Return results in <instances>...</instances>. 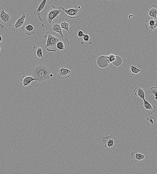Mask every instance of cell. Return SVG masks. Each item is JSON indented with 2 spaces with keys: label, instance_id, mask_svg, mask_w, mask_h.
<instances>
[{
  "label": "cell",
  "instance_id": "24",
  "mask_svg": "<svg viewBox=\"0 0 157 174\" xmlns=\"http://www.w3.org/2000/svg\"><path fill=\"white\" fill-rule=\"evenodd\" d=\"M108 56L109 59L111 63L114 62L116 58V56L113 54H111Z\"/></svg>",
  "mask_w": 157,
  "mask_h": 174
},
{
  "label": "cell",
  "instance_id": "11",
  "mask_svg": "<svg viewBox=\"0 0 157 174\" xmlns=\"http://www.w3.org/2000/svg\"><path fill=\"white\" fill-rule=\"evenodd\" d=\"M21 29L25 34L29 36H31L35 33L37 29L32 25L29 24L24 25Z\"/></svg>",
  "mask_w": 157,
  "mask_h": 174
},
{
  "label": "cell",
  "instance_id": "21",
  "mask_svg": "<svg viewBox=\"0 0 157 174\" xmlns=\"http://www.w3.org/2000/svg\"><path fill=\"white\" fill-rule=\"evenodd\" d=\"M47 0H43L38 8L35 10L34 11V14L35 15H36L38 16L40 14V12L45 7L47 3Z\"/></svg>",
  "mask_w": 157,
  "mask_h": 174
},
{
  "label": "cell",
  "instance_id": "31",
  "mask_svg": "<svg viewBox=\"0 0 157 174\" xmlns=\"http://www.w3.org/2000/svg\"><path fill=\"white\" fill-rule=\"evenodd\" d=\"M81 44L83 45L84 44V43L83 42H81Z\"/></svg>",
  "mask_w": 157,
  "mask_h": 174
},
{
  "label": "cell",
  "instance_id": "29",
  "mask_svg": "<svg viewBox=\"0 0 157 174\" xmlns=\"http://www.w3.org/2000/svg\"><path fill=\"white\" fill-rule=\"evenodd\" d=\"M2 45H0V56H2V55L1 53V50L2 48Z\"/></svg>",
  "mask_w": 157,
  "mask_h": 174
},
{
  "label": "cell",
  "instance_id": "22",
  "mask_svg": "<svg viewBox=\"0 0 157 174\" xmlns=\"http://www.w3.org/2000/svg\"><path fill=\"white\" fill-rule=\"evenodd\" d=\"M141 71V70L139 69L136 67L133 66V65H131L130 67V73L132 74V76H135Z\"/></svg>",
  "mask_w": 157,
  "mask_h": 174
},
{
  "label": "cell",
  "instance_id": "12",
  "mask_svg": "<svg viewBox=\"0 0 157 174\" xmlns=\"http://www.w3.org/2000/svg\"><path fill=\"white\" fill-rule=\"evenodd\" d=\"M35 79L32 76H24L21 78V80L20 85L23 88H25L26 86H29Z\"/></svg>",
  "mask_w": 157,
  "mask_h": 174
},
{
  "label": "cell",
  "instance_id": "6",
  "mask_svg": "<svg viewBox=\"0 0 157 174\" xmlns=\"http://www.w3.org/2000/svg\"><path fill=\"white\" fill-rule=\"evenodd\" d=\"M0 21L2 25L10 27L12 24L10 15L4 11L3 9L0 11Z\"/></svg>",
  "mask_w": 157,
  "mask_h": 174
},
{
  "label": "cell",
  "instance_id": "15",
  "mask_svg": "<svg viewBox=\"0 0 157 174\" xmlns=\"http://www.w3.org/2000/svg\"><path fill=\"white\" fill-rule=\"evenodd\" d=\"M68 39L67 38H64L63 39H61L56 45L57 49L61 50L64 52H66L67 50V46H68L65 44V42H66Z\"/></svg>",
  "mask_w": 157,
  "mask_h": 174
},
{
  "label": "cell",
  "instance_id": "23",
  "mask_svg": "<svg viewBox=\"0 0 157 174\" xmlns=\"http://www.w3.org/2000/svg\"><path fill=\"white\" fill-rule=\"evenodd\" d=\"M149 93L152 98L157 100V88L156 86L152 87L149 91Z\"/></svg>",
  "mask_w": 157,
  "mask_h": 174
},
{
  "label": "cell",
  "instance_id": "19",
  "mask_svg": "<svg viewBox=\"0 0 157 174\" xmlns=\"http://www.w3.org/2000/svg\"><path fill=\"white\" fill-rule=\"evenodd\" d=\"M131 156V158L137 162H141L145 157V155L138 153L137 151H133Z\"/></svg>",
  "mask_w": 157,
  "mask_h": 174
},
{
  "label": "cell",
  "instance_id": "32",
  "mask_svg": "<svg viewBox=\"0 0 157 174\" xmlns=\"http://www.w3.org/2000/svg\"><path fill=\"white\" fill-rule=\"evenodd\" d=\"M3 0H2V1H1V2L0 3V5H1V3H2V2L3 1Z\"/></svg>",
  "mask_w": 157,
  "mask_h": 174
},
{
  "label": "cell",
  "instance_id": "1",
  "mask_svg": "<svg viewBox=\"0 0 157 174\" xmlns=\"http://www.w3.org/2000/svg\"><path fill=\"white\" fill-rule=\"evenodd\" d=\"M60 8L57 9L54 6H50L47 3L44 9L38 16L41 22L43 27L49 28L53 21L58 18L61 14Z\"/></svg>",
  "mask_w": 157,
  "mask_h": 174
},
{
  "label": "cell",
  "instance_id": "14",
  "mask_svg": "<svg viewBox=\"0 0 157 174\" xmlns=\"http://www.w3.org/2000/svg\"><path fill=\"white\" fill-rule=\"evenodd\" d=\"M143 100L146 112L149 115L153 114L156 110L155 106L154 105L152 106L150 103L146 101L145 98L143 99Z\"/></svg>",
  "mask_w": 157,
  "mask_h": 174
},
{
  "label": "cell",
  "instance_id": "5",
  "mask_svg": "<svg viewBox=\"0 0 157 174\" xmlns=\"http://www.w3.org/2000/svg\"><path fill=\"white\" fill-rule=\"evenodd\" d=\"M28 14L23 12L20 18H18L15 24L13 26V31L17 32L19 30L21 29L24 25L25 19L28 18Z\"/></svg>",
  "mask_w": 157,
  "mask_h": 174
},
{
  "label": "cell",
  "instance_id": "10",
  "mask_svg": "<svg viewBox=\"0 0 157 174\" xmlns=\"http://www.w3.org/2000/svg\"><path fill=\"white\" fill-rule=\"evenodd\" d=\"M116 137L114 135H112L110 136L103 137L102 141L104 144V147L110 148L114 145V141Z\"/></svg>",
  "mask_w": 157,
  "mask_h": 174
},
{
  "label": "cell",
  "instance_id": "25",
  "mask_svg": "<svg viewBox=\"0 0 157 174\" xmlns=\"http://www.w3.org/2000/svg\"><path fill=\"white\" fill-rule=\"evenodd\" d=\"M83 39L85 41L88 42L90 40V37L89 35L84 34V35L83 36Z\"/></svg>",
  "mask_w": 157,
  "mask_h": 174
},
{
  "label": "cell",
  "instance_id": "30",
  "mask_svg": "<svg viewBox=\"0 0 157 174\" xmlns=\"http://www.w3.org/2000/svg\"><path fill=\"white\" fill-rule=\"evenodd\" d=\"M2 41V37L0 35V43H1Z\"/></svg>",
  "mask_w": 157,
  "mask_h": 174
},
{
  "label": "cell",
  "instance_id": "26",
  "mask_svg": "<svg viewBox=\"0 0 157 174\" xmlns=\"http://www.w3.org/2000/svg\"><path fill=\"white\" fill-rule=\"evenodd\" d=\"M154 119V117L151 116H150L148 117L147 119V121H149L150 122L151 124H153L154 123V122L153 121V119Z\"/></svg>",
  "mask_w": 157,
  "mask_h": 174
},
{
  "label": "cell",
  "instance_id": "20",
  "mask_svg": "<svg viewBox=\"0 0 157 174\" xmlns=\"http://www.w3.org/2000/svg\"><path fill=\"white\" fill-rule=\"evenodd\" d=\"M149 12L148 16L156 19L157 18V7L156 6L153 5L151 6L149 10H148Z\"/></svg>",
  "mask_w": 157,
  "mask_h": 174
},
{
  "label": "cell",
  "instance_id": "17",
  "mask_svg": "<svg viewBox=\"0 0 157 174\" xmlns=\"http://www.w3.org/2000/svg\"><path fill=\"white\" fill-rule=\"evenodd\" d=\"M33 54L37 58H40L43 59H44L42 49L40 46H35L34 47Z\"/></svg>",
  "mask_w": 157,
  "mask_h": 174
},
{
  "label": "cell",
  "instance_id": "3",
  "mask_svg": "<svg viewBox=\"0 0 157 174\" xmlns=\"http://www.w3.org/2000/svg\"><path fill=\"white\" fill-rule=\"evenodd\" d=\"M44 38H47L46 44L44 47L49 52H56L57 51L56 45L57 43L60 40V38L52 35L49 31L46 32Z\"/></svg>",
  "mask_w": 157,
  "mask_h": 174
},
{
  "label": "cell",
  "instance_id": "13",
  "mask_svg": "<svg viewBox=\"0 0 157 174\" xmlns=\"http://www.w3.org/2000/svg\"><path fill=\"white\" fill-rule=\"evenodd\" d=\"M145 25L146 30L150 33L157 28V21L156 19H153L147 21L145 23Z\"/></svg>",
  "mask_w": 157,
  "mask_h": 174
},
{
  "label": "cell",
  "instance_id": "8",
  "mask_svg": "<svg viewBox=\"0 0 157 174\" xmlns=\"http://www.w3.org/2000/svg\"><path fill=\"white\" fill-rule=\"evenodd\" d=\"M58 76L59 79L64 80L71 76L72 72L69 69L63 67L57 69Z\"/></svg>",
  "mask_w": 157,
  "mask_h": 174
},
{
  "label": "cell",
  "instance_id": "7",
  "mask_svg": "<svg viewBox=\"0 0 157 174\" xmlns=\"http://www.w3.org/2000/svg\"><path fill=\"white\" fill-rule=\"evenodd\" d=\"M97 63L99 67L102 69L107 67L111 63L108 56H100L97 59Z\"/></svg>",
  "mask_w": 157,
  "mask_h": 174
},
{
  "label": "cell",
  "instance_id": "28",
  "mask_svg": "<svg viewBox=\"0 0 157 174\" xmlns=\"http://www.w3.org/2000/svg\"><path fill=\"white\" fill-rule=\"evenodd\" d=\"M0 27L1 28L2 30H3L4 28V25L0 23Z\"/></svg>",
  "mask_w": 157,
  "mask_h": 174
},
{
  "label": "cell",
  "instance_id": "16",
  "mask_svg": "<svg viewBox=\"0 0 157 174\" xmlns=\"http://www.w3.org/2000/svg\"><path fill=\"white\" fill-rule=\"evenodd\" d=\"M59 23L62 29L66 30L70 34L71 32L69 31V28L70 26L69 22L66 18H61L59 20Z\"/></svg>",
  "mask_w": 157,
  "mask_h": 174
},
{
  "label": "cell",
  "instance_id": "9",
  "mask_svg": "<svg viewBox=\"0 0 157 174\" xmlns=\"http://www.w3.org/2000/svg\"><path fill=\"white\" fill-rule=\"evenodd\" d=\"M49 29L51 31L58 33L61 36V39H63L64 38L62 29L60 26L59 20L53 21Z\"/></svg>",
  "mask_w": 157,
  "mask_h": 174
},
{
  "label": "cell",
  "instance_id": "27",
  "mask_svg": "<svg viewBox=\"0 0 157 174\" xmlns=\"http://www.w3.org/2000/svg\"><path fill=\"white\" fill-rule=\"evenodd\" d=\"M84 34L82 30H80L77 33V36L78 37L81 38L84 35Z\"/></svg>",
  "mask_w": 157,
  "mask_h": 174
},
{
  "label": "cell",
  "instance_id": "18",
  "mask_svg": "<svg viewBox=\"0 0 157 174\" xmlns=\"http://www.w3.org/2000/svg\"><path fill=\"white\" fill-rule=\"evenodd\" d=\"M133 92L135 95L142 99L145 98V95L144 90L140 87L138 86L134 89Z\"/></svg>",
  "mask_w": 157,
  "mask_h": 174
},
{
  "label": "cell",
  "instance_id": "4",
  "mask_svg": "<svg viewBox=\"0 0 157 174\" xmlns=\"http://www.w3.org/2000/svg\"><path fill=\"white\" fill-rule=\"evenodd\" d=\"M59 8L62 11L61 14L65 15L70 19L77 18L81 14V11L79 9L71 8L68 10H65L64 8L62 7H60Z\"/></svg>",
  "mask_w": 157,
  "mask_h": 174
},
{
  "label": "cell",
  "instance_id": "2",
  "mask_svg": "<svg viewBox=\"0 0 157 174\" xmlns=\"http://www.w3.org/2000/svg\"><path fill=\"white\" fill-rule=\"evenodd\" d=\"M32 76L36 82L45 84L53 77V75L48 67L41 64L33 68Z\"/></svg>",
  "mask_w": 157,
  "mask_h": 174
}]
</instances>
